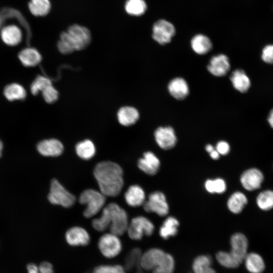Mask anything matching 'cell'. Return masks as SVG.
<instances>
[{"mask_svg": "<svg viewBox=\"0 0 273 273\" xmlns=\"http://www.w3.org/2000/svg\"><path fill=\"white\" fill-rule=\"evenodd\" d=\"M1 36L4 42L10 46L18 44L22 38L21 29L15 25H7L1 29Z\"/></svg>", "mask_w": 273, "mask_h": 273, "instance_id": "d6986e66", "label": "cell"}, {"mask_svg": "<svg viewBox=\"0 0 273 273\" xmlns=\"http://www.w3.org/2000/svg\"><path fill=\"white\" fill-rule=\"evenodd\" d=\"M256 203L258 207L263 211L273 208V190H265L260 192L256 197Z\"/></svg>", "mask_w": 273, "mask_h": 273, "instance_id": "4dcf8cb0", "label": "cell"}, {"mask_svg": "<svg viewBox=\"0 0 273 273\" xmlns=\"http://www.w3.org/2000/svg\"><path fill=\"white\" fill-rule=\"evenodd\" d=\"M18 58L22 64L26 67L35 66L41 61V55L33 48H27L21 51Z\"/></svg>", "mask_w": 273, "mask_h": 273, "instance_id": "603a6c76", "label": "cell"}, {"mask_svg": "<svg viewBox=\"0 0 273 273\" xmlns=\"http://www.w3.org/2000/svg\"><path fill=\"white\" fill-rule=\"evenodd\" d=\"M175 33L174 26L165 20H159L153 25V38L160 44L169 43Z\"/></svg>", "mask_w": 273, "mask_h": 273, "instance_id": "9c48e42d", "label": "cell"}, {"mask_svg": "<svg viewBox=\"0 0 273 273\" xmlns=\"http://www.w3.org/2000/svg\"><path fill=\"white\" fill-rule=\"evenodd\" d=\"M37 150L44 156L56 157L62 154L64 147L60 141L51 139L39 142L37 145Z\"/></svg>", "mask_w": 273, "mask_h": 273, "instance_id": "e0dca14e", "label": "cell"}, {"mask_svg": "<svg viewBox=\"0 0 273 273\" xmlns=\"http://www.w3.org/2000/svg\"><path fill=\"white\" fill-rule=\"evenodd\" d=\"M230 79L234 88L242 93L247 92L251 86L249 78L242 69H237L233 71Z\"/></svg>", "mask_w": 273, "mask_h": 273, "instance_id": "7402d4cb", "label": "cell"}, {"mask_svg": "<svg viewBox=\"0 0 273 273\" xmlns=\"http://www.w3.org/2000/svg\"><path fill=\"white\" fill-rule=\"evenodd\" d=\"M154 230L155 226L150 220L145 216H138L129 222L126 232L130 239L139 240L145 235H152Z\"/></svg>", "mask_w": 273, "mask_h": 273, "instance_id": "8992f818", "label": "cell"}, {"mask_svg": "<svg viewBox=\"0 0 273 273\" xmlns=\"http://www.w3.org/2000/svg\"><path fill=\"white\" fill-rule=\"evenodd\" d=\"M207 69L214 76L221 77L225 75L230 69L228 57L223 54L213 56L210 60Z\"/></svg>", "mask_w": 273, "mask_h": 273, "instance_id": "2e32d148", "label": "cell"}, {"mask_svg": "<svg viewBox=\"0 0 273 273\" xmlns=\"http://www.w3.org/2000/svg\"><path fill=\"white\" fill-rule=\"evenodd\" d=\"M179 225L178 220L174 217L169 216L163 221L159 229V235L164 239H167L174 237L178 233V228Z\"/></svg>", "mask_w": 273, "mask_h": 273, "instance_id": "484cf974", "label": "cell"}, {"mask_svg": "<svg viewBox=\"0 0 273 273\" xmlns=\"http://www.w3.org/2000/svg\"><path fill=\"white\" fill-rule=\"evenodd\" d=\"M79 202L86 206L83 215L86 218H90L103 208L106 202V196L100 191L87 189L80 194Z\"/></svg>", "mask_w": 273, "mask_h": 273, "instance_id": "277c9868", "label": "cell"}, {"mask_svg": "<svg viewBox=\"0 0 273 273\" xmlns=\"http://www.w3.org/2000/svg\"><path fill=\"white\" fill-rule=\"evenodd\" d=\"M244 260L247 269L251 273H261L264 269L263 259L257 253L252 252L247 254Z\"/></svg>", "mask_w": 273, "mask_h": 273, "instance_id": "d4e9b609", "label": "cell"}, {"mask_svg": "<svg viewBox=\"0 0 273 273\" xmlns=\"http://www.w3.org/2000/svg\"><path fill=\"white\" fill-rule=\"evenodd\" d=\"M4 94L7 100L13 101L24 100L26 96V92L21 85L13 83L5 87Z\"/></svg>", "mask_w": 273, "mask_h": 273, "instance_id": "83f0119b", "label": "cell"}, {"mask_svg": "<svg viewBox=\"0 0 273 273\" xmlns=\"http://www.w3.org/2000/svg\"><path fill=\"white\" fill-rule=\"evenodd\" d=\"M206 190L211 194H222L226 190V184L221 178L207 179L204 184Z\"/></svg>", "mask_w": 273, "mask_h": 273, "instance_id": "d6a6232c", "label": "cell"}, {"mask_svg": "<svg viewBox=\"0 0 273 273\" xmlns=\"http://www.w3.org/2000/svg\"><path fill=\"white\" fill-rule=\"evenodd\" d=\"M39 273H54L52 264L47 261L41 263L38 266Z\"/></svg>", "mask_w": 273, "mask_h": 273, "instance_id": "b9f144b4", "label": "cell"}, {"mask_svg": "<svg viewBox=\"0 0 273 273\" xmlns=\"http://www.w3.org/2000/svg\"><path fill=\"white\" fill-rule=\"evenodd\" d=\"M214 149H215L214 148L213 146L210 144H208L205 147V150L208 153H210Z\"/></svg>", "mask_w": 273, "mask_h": 273, "instance_id": "bcb514c9", "label": "cell"}, {"mask_svg": "<svg viewBox=\"0 0 273 273\" xmlns=\"http://www.w3.org/2000/svg\"><path fill=\"white\" fill-rule=\"evenodd\" d=\"M126 203L131 207H139L143 205L146 201L145 193L139 185L130 186L124 194Z\"/></svg>", "mask_w": 273, "mask_h": 273, "instance_id": "ac0fdd59", "label": "cell"}, {"mask_svg": "<svg viewBox=\"0 0 273 273\" xmlns=\"http://www.w3.org/2000/svg\"><path fill=\"white\" fill-rule=\"evenodd\" d=\"M267 120L270 127L273 128V109L270 110L268 114Z\"/></svg>", "mask_w": 273, "mask_h": 273, "instance_id": "f6af8a7d", "label": "cell"}, {"mask_svg": "<svg viewBox=\"0 0 273 273\" xmlns=\"http://www.w3.org/2000/svg\"><path fill=\"white\" fill-rule=\"evenodd\" d=\"M166 253L158 248H152L145 252L140 259V265L146 270L154 269L162 260Z\"/></svg>", "mask_w": 273, "mask_h": 273, "instance_id": "4fadbf2b", "label": "cell"}, {"mask_svg": "<svg viewBox=\"0 0 273 273\" xmlns=\"http://www.w3.org/2000/svg\"><path fill=\"white\" fill-rule=\"evenodd\" d=\"M215 150L220 155H226L230 152V146L226 142L221 141L217 143Z\"/></svg>", "mask_w": 273, "mask_h": 273, "instance_id": "60d3db41", "label": "cell"}, {"mask_svg": "<svg viewBox=\"0 0 273 273\" xmlns=\"http://www.w3.org/2000/svg\"><path fill=\"white\" fill-rule=\"evenodd\" d=\"M92 273H125L124 268L120 265H101L98 266Z\"/></svg>", "mask_w": 273, "mask_h": 273, "instance_id": "74e56055", "label": "cell"}, {"mask_svg": "<svg viewBox=\"0 0 273 273\" xmlns=\"http://www.w3.org/2000/svg\"><path fill=\"white\" fill-rule=\"evenodd\" d=\"M91 40V34L86 27L74 24L60 34L57 47L63 54H69L75 51L84 49Z\"/></svg>", "mask_w": 273, "mask_h": 273, "instance_id": "3957f363", "label": "cell"}, {"mask_svg": "<svg viewBox=\"0 0 273 273\" xmlns=\"http://www.w3.org/2000/svg\"><path fill=\"white\" fill-rule=\"evenodd\" d=\"M123 170L117 163L109 161L98 163L94 170L100 192L105 196H118L123 187Z\"/></svg>", "mask_w": 273, "mask_h": 273, "instance_id": "6da1fadb", "label": "cell"}, {"mask_svg": "<svg viewBox=\"0 0 273 273\" xmlns=\"http://www.w3.org/2000/svg\"><path fill=\"white\" fill-rule=\"evenodd\" d=\"M28 7L32 15L44 16L49 13L51 6L49 0H30Z\"/></svg>", "mask_w": 273, "mask_h": 273, "instance_id": "f546056e", "label": "cell"}, {"mask_svg": "<svg viewBox=\"0 0 273 273\" xmlns=\"http://www.w3.org/2000/svg\"><path fill=\"white\" fill-rule=\"evenodd\" d=\"M248 203L247 196L243 193L237 191L233 193L227 201V207L234 214H239Z\"/></svg>", "mask_w": 273, "mask_h": 273, "instance_id": "44dd1931", "label": "cell"}, {"mask_svg": "<svg viewBox=\"0 0 273 273\" xmlns=\"http://www.w3.org/2000/svg\"><path fill=\"white\" fill-rule=\"evenodd\" d=\"M28 273H39L38 266L34 263H30L27 266Z\"/></svg>", "mask_w": 273, "mask_h": 273, "instance_id": "7bdbcfd3", "label": "cell"}, {"mask_svg": "<svg viewBox=\"0 0 273 273\" xmlns=\"http://www.w3.org/2000/svg\"><path fill=\"white\" fill-rule=\"evenodd\" d=\"M147 9V5L144 0H127L125 5V10L129 15L141 16Z\"/></svg>", "mask_w": 273, "mask_h": 273, "instance_id": "1f68e13d", "label": "cell"}, {"mask_svg": "<svg viewBox=\"0 0 273 273\" xmlns=\"http://www.w3.org/2000/svg\"><path fill=\"white\" fill-rule=\"evenodd\" d=\"M3 144L2 141L0 140V158L1 157L3 154Z\"/></svg>", "mask_w": 273, "mask_h": 273, "instance_id": "c3c4849f", "label": "cell"}, {"mask_svg": "<svg viewBox=\"0 0 273 273\" xmlns=\"http://www.w3.org/2000/svg\"><path fill=\"white\" fill-rule=\"evenodd\" d=\"M48 200L52 204L59 205L65 208H69L74 204L76 198L69 192L57 179H53L50 185Z\"/></svg>", "mask_w": 273, "mask_h": 273, "instance_id": "5b68a950", "label": "cell"}, {"mask_svg": "<svg viewBox=\"0 0 273 273\" xmlns=\"http://www.w3.org/2000/svg\"><path fill=\"white\" fill-rule=\"evenodd\" d=\"M65 239L67 243L72 246H85L90 241L87 232L79 226L69 229L66 233Z\"/></svg>", "mask_w": 273, "mask_h": 273, "instance_id": "5bb4252c", "label": "cell"}, {"mask_svg": "<svg viewBox=\"0 0 273 273\" xmlns=\"http://www.w3.org/2000/svg\"><path fill=\"white\" fill-rule=\"evenodd\" d=\"M98 247L104 257L112 258L121 251L122 243L119 236L111 233H106L100 238Z\"/></svg>", "mask_w": 273, "mask_h": 273, "instance_id": "52a82bcc", "label": "cell"}, {"mask_svg": "<svg viewBox=\"0 0 273 273\" xmlns=\"http://www.w3.org/2000/svg\"><path fill=\"white\" fill-rule=\"evenodd\" d=\"M52 84L51 80L48 77L39 75L32 82L30 90L32 94L36 95L39 92H42L48 86Z\"/></svg>", "mask_w": 273, "mask_h": 273, "instance_id": "d590c367", "label": "cell"}, {"mask_svg": "<svg viewBox=\"0 0 273 273\" xmlns=\"http://www.w3.org/2000/svg\"><path fill=\"white\" fill-rule=\"evenodd\" d=\"M77 155L81 159L88 160L94 157L96 153V147L94 143L89 140L78 143L75 147Z\"/></svg>", "mask_w": 273, "mask_h": 273, "instance_id": "f1b7e54d", "label": "cell"}, {"mask_svg": "<svg viewBox=\"0 0 273 273\" xmlns=\"http://www.w3.org/2000/svg\"><path fill=\"white\" fill-rule=\"evenodd\" d=\"M209 154L210 157L213 160H217L219 158L220 154L215 149L213 150Z\"/></svg>", "mask_w": 273, "mask_h": 273, "instance_id": "ee69618b", "label": "cell"}, {"mask_svg": "<svg viewBox=\"0 0 273 273\" xmlns=\"http://www.w3.org/2000/svg\"><path fill=\"white\" fill-rule=\"evenodd\" d=\"M168 89L170 95L177 100H183L189 94L188 84L181 77H176L171 80L168 84Z\"/></svg>", "mask_w": 273, "mask_h": 273, "instance_id": "ffe728a7", "label": "cell"}, {"mask_svg": "<svg viewBox=\"0 0 273 273\" xmlns=\"http://www.w3.org/2000/svg\"><path fill=\"white\" fill-rule=\"evenodd\" d=\"M204 273H216L215 270L212 268L211 266L207 267L205 270L204 271Z\"/></svg>", "mask_w": 273, "mask_h": 273, "instance_id": "7dc6e473", "label": "cell"}, {"mask_svg": "<svg viewBox=\"0 0 273 273\" xmlns=\"http://www.w3.org/2000/svg\"><path fill=\"white\" fill-rule=\"evenodd\" d=\"M154 136L158 145L164 150L173 148L177 142L174 130L170 126L158 128L155 131Z\"/></svg>", "mask_w": 273, "mask_h": 273, "instance_id": "7c38bea8", "label": "cell"}, {"mask_svg": "<svg viewBox=\"0 0 273 273\" xmlns=\"http://www.w3.org/2000/svg\"><path fill=\"white\" fill-rule=\"evenodd\" d=\"M139 113L134 107L125 106L121 108L117 113L119 122L123 126H130L139 119Z\"/></svg>", "mask_w": 273, "mask_h": 273, "instance_id": "cb8c5ba5", "label": "cell"}, {"mask_svg": "<svg viewBox=\"0 0 273 273\" xmlns=\"http://www.w3.org/2000/svg\"><path fill=\"white\" fill-rule=\"evenodd\" d=\"M128 223L126 212L115 203L104 207L101 215L92 221V225L96 230L103 232L109 228L110 233L118 236L127 231Z\"/></svg>", "mask_w": 273, "mask_h": 273, "instance_id": "7a4b0ae2", "label": "cell"}, {"mask_svg": "<svg viewBox=\"0 0 273 273\" xmlns=\"http://www.w3.org/2000/svg\"><path fill=\"white\" fill-rule=\"evenodd\" d=\"M230 244L231 249L230 253L240 264L247 254L248 239L242 233H236L231 236Z\"/></svg>", "mask_w": 273, "mask_h": 273, "instance_id": "8fae6325", "label": "cell"}, {"mask_svg": "<svg viewBox=\"0 0 273 273\" xmlns=\"http://www.w3.org/2000/svg\"><path fill=\"white\" fill-rule=\"evenodd\" d=\"M261 59L266 63L273 64V44H268L262 49Z\"/></svg>", "mask_w": 273, "mask_h": 273, "instance_id": "ab89813d", "label": "cell"}, {"mask_svg": "<svg viewBox=\"0 0 273 273\" xmlns=\"http://www.w3.org/2000/svg\"><path fill=\"white\" fill-rule=\"evenodd\" d=\"M3 22V17L0 14V30L1 29V26L2 25Z\"/></svg>", "mask_w": 273, "mask_h": 273, "instance_id": "681fc988", "label": "cell"}, {"mask_svg": "<svg viewBox=\"0 0 273 273\" xmlns=\"http://www.w3.org/2000/svg\"><path fill=\"white\" fill-rule=\"evenodd\" d=\"M264 179L263 173L260 169L256 168H250L246 169L241 174L240 181L245 190L253 191L261 187Z\"/></svg>", "mask_w": 273, "mask_h": 273, "instance_id": "30bf717a", "label": "cell"}, {"mask_svg": "<svg viewBox=\"0 0 273 273\" xmlns=\"http://www.w3.org/2000/svg\"><path fill=\"white\" fill-rule=\"evenodd\" d=\"M174 262L172 256L166 253L160 263L153 269L152 273H173Z\"/></svg>", "mask_w": 273, "mask_h": 273, "instance_id": "836d02e7", "label": "cell"}, {"mask_svg": "<svg viewBox=\"0 0 273 273\" xmlns=\"http://www.w3.org/2000/svg\"><path fill=\"white\" fill-rule=\"evenodd\" d=\"M42 95L45 101L48 103H53L58 98L59 93L52 84L48 86L42 92Z\"/></svg>", "mask_w": 273, "mask_h": 273, "instance_id": "f35d334b", "label": "cell"}, {"mask_svg": "<svg viewBox=\"0 0 273 273\" xmlns=\"http://www.w3.org/2000/svg\"><path fill=\"white\" fill-rule=\"evenodd\" d=\"M145 211L154 212L160 216H165L169 212V207L165 195L161 192L151 193L143 204Z\"/></svg>", "mask_w": 273, "mask_h": 273, "instance_id": "ba28073f", "label": "cell"}, {"mask_svg": "<svg viewBox=\"0 0 273 273\" xmlns=\"http://www.w3.org/2000/svg\"><path fill=\"white\" fill-rule=\"evenodd\" d=\"M138 167L144 173L154 175L159 171L160 161L153 152L148 151L144 153L143 157L138 160Z\"/></svg>", "mask_w": 273, "mask_h": 273, "instance_id": "9a60e30c", "label": "cell"}, {"mask_svg": "<svg viewBox=\"0 0 273 273\" xmlns=\"http://www.w3.org/2000/svg\"><path fill=\"white\" fill-rule=\"evenodd\" d=\"M191 47L197 54L204 55L211 50L212 44L207 36L203 34H198L192 38Z\"/></svg>", "mask_w": 273, "mask_h": 273, "instance_id": "4316f807", "label": "cell"}, {"mask_svg": "<svg viewBox=\"0 0 273 273\" xmlns=\"http://www.w3.org/2000/svg\"><path fill=\"white\" fill-rule=\"evenodd\" d=\"M210 265V257L206 255H200L195 259L192 267L194 273H204L205 269Z\"/></svg>", "mask_w": 273, "mask_h": 273, "instance_id": "8d00e7d4", "label": "cell"}, {"mask_svg": "<svg viewBox=\"0 0 273 273\" xmlns=\"http://www.w3.org/2000/svg\"><path fill=\"white\" fill-rule=\"evenodd\" d=\"M216 258L219 264L227 268H235L240 265L230 252L219 251L216 254Z\"/></svg>", "mask_w": 273, "mask_h": 273, "instance_id": "e575fe53", "label": "cell"}]
</instances>
